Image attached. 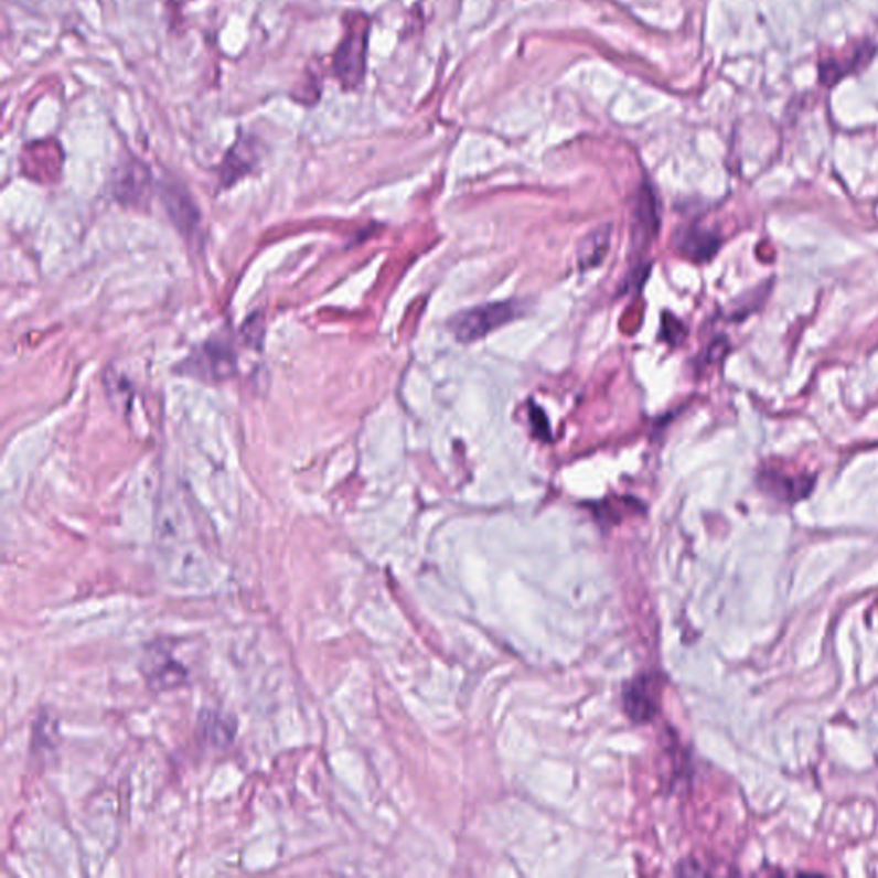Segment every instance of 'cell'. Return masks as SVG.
Segmentation results:
<instances>
[{"mask_svg": "<svg viewBox=\"0 0 878 878\" xmlns=\"http://www.w3.org/2000/svg\"><path fill=\"white\" fill-rule=\"evenodd\" d=\"M524 309L521 302L515 301L490 302L459 312L448 321V328L459 342H475L521 317Z\"/></svg>", "mask_w": 878, "mask_h": 878, "instance_id": "cell-1", "label": "cell"}, {"mask_svg": "<svg viewBox=\"0 0 878 878\" xmlns=\"http://www.w3.org/2000/svg\"><path fill=\"white\" fill-rule=\"evenodd\" d=\"M759 485L760 490L769 496L794 503L812 491L813 478L806 474L791 475L784 470L767 467L759 474Z\"/></svg>", "mask_w": 878, "mask_h": 878, "instance_id": "cell-2", "label": "cell"}, {"mask_svg": "<svg viewBox=\"0 0 878 878\" xmlns=\"http://www.w3.org/2000/svg\"><path fill=\"white\" fill-rule=\"evenodd\" d=\"M624 710L639 725L649 722L657 713V686L651 676H639L623 692Z\"/></svg>", "mask_w": 878, "mask_h": 878, "instance_id": "cell-3", "label": "cell"}, {"mask_svg": "<svg viewBox=\"0 0 878 878\" xmlns=\"http://www.w3.org/2000/svg\"><path fill=\"white\" fill-rule=\"evenodd\" d=\"M148 666L143 667L144 676L153 688L167 689L182 685L188 678V671L181 663H175L174 657L167 651L151 647L147 657Z\"/></svg>", "mask_w": 878, "mask_h": 878, "instance_id": "cell-4", "label": "cell"}, {"mask_svg": "<svg viewBox=\"0 0 878 878\" xmlns=\"http://www.w3.org/2000/svg\"><path fill=\"white\" fill-rule=\"evenodd\" d=\"M366 28L352 31L336 54V73L345 83H355L363 76L364 49H366Z\"/></svg>", "mask_w": 878, "mask_h": 878, "instance_id": "cell-5", "label": "cell"}, {"mask_svg": "<svg viewBox=\"0 0 878 878\" xmlns=\"http://www.w3.org/2000/svg\"><path fill=\"white\" fill-rule=\"evenodd\" d=\"M717 247H719V239L710 232L704 228L692 227L683 232L678 240V249L683 255L695 261H705V259L713 258L716 255Z\"/></svg>", "mask_w": 878, "mask_h": 878, "instance_id": "cell-6", "label": "cell"}, {"mask_svg": "<svg viewBox=\"0 0 878 878\" xmlns=\"http://www.w3.org/2000/svg\"><path fill=\"white\" fill-rule=\"evenodd\" d=\"M609 244H611V228H609V225L587 235L586 239L580 243V247H578V263H580L583 270L601 265L606 253H608Z\"/></svg>", "mask_w": 878, "mask_h": 878, "instance_id": "cell-7", "label": "cell"}, {"mask_svg": "<svg viewBox=\"0 0 878 878\" xmlns=\"http://www.w3.org/2000/svg\"><path fill=\"white\" fill-rule=\"evenodd\" d=\"M871 57H874V51L868 52L867 46H864L861 51H856L848 62H844L843 58H828V61L822 62V83L828 86L836 85L839 79H843L844 76H848L856 67H861L864 64H867V58Z\"/></svg>", "mask_w": 878, "mask_h": 878, "instance_id": "cell-8", "label": "cell"}, {"mask_svg": "<svg viewBox=\"0 0 878 878\" xmlns=\"http://www.w3.org/2000/svg\"><path fill=\"white\" fill-rule=\"evenodd\" d=\"M194 363H196L194 367L206 364L205 367H201V373L206 370V376L224 379L234 370L235 357H232L231 352L222 347V345L213 347L212 343H208V345H205V351H201V354L194 358Z\"/></svg>", "mask_w": 878, "mask_h": 878, "instance_id": "cell-9", "label": "cell"}, {"mask_svg": "<svg viewBox=\"0 0 878 878\" xmlns=\"http://www.w3.org/2000/svg\"><path fill=\"white\" fill-rule=\"evenodd\" d=\"M657 208H655V196L651 188H644L640 191L639 203H636L635 228H639L640 239L651 237L657 231L658 218Z\"/></svg>", "mask_w": 878, "mask_h": 878, "instance_id": "cell-10", "label": "cell"}, {"mask_svg": "<svg viewBox=\"0 0 878 878\" xmlns=\"http://www.w3.org/2000/svg\"><path fill=\"white\" fill-rule=\"evenodd\" d=\"M167 205H169L170 215L174 216L175 222L181 227H191L194 225L193 220L196 218V210L190 197L184 196L179 188H170L165 191Z\"/></svg>", "mask_w": 878, "mask_h": 878, "instance_id": "cell-11", "label": "cell"}, {"mask_svg": "<svg viewBox=\"0 0 878 878\" xmlns=\"http://www.w3.org/2000/svg\"><path fill=\"white\" fill-rule=\"evenodd\" d=\"M531 422H532V431L537 438L540 439H549V422H547L546 414L543 410L537 409V407H531Z\"/></svg>", "mask_w": 878, "mask_h": 878, "instance_id": "cell-12", "label": "cell"}]
</instances>
